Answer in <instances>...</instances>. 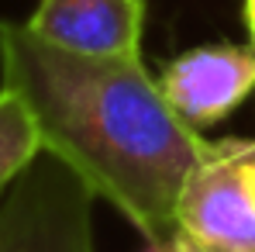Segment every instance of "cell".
Instances as JSON below:
<instances>
[{
	"instance_id": "obj_5",
	"label": "cell",
	"mask_w": 255,
	"mask_h": 252,
	"mask_svg": "<svg viewBox=\"0 0 255 252\" xmlns=\"http://www.w3.org/2000/svg\"><path fill=\"white\" fill-rule=\"evenodd\" d=\"M24 24L42 42L76 55L141 59L145 0H38Z\"/></svg>"
},
{
	"instance_id": "obj_1",
	"label": "cell",
	"mask_w": 255,
	"mask_h": 252,
	"mask_svg": "<svg viewBox=\"0 0 255 252\" xmlns=\"http://www.w3.org/2000/svg\"><path fill=\"white\" fill-rule=\"evenodd\" d=\"M0 86L28 104L45 152L114 204L145 242L176 235L183 183L207 142L176 118L141 59L76 55L28 24L0 21Z\"/></svg>"
},
{
	"instance_id": "obj_7",
	"label": "cell",
	"mask_w": 255,
	"mask_h": 252,
	"mask_svg": "<svg viewBox=\"0 0 255 252\" xmlns=\"http://www.w3.org/2000/svg\"><path fill=\"white\" fill-rule=\"evenodd\" d=\"M145 252H186V242L179 235H172V239H162V242H148Z\"/></svg>"
},
{
	"instance_id": "obj_8",
	"label": "cell",
	"mask_w": 255,
	"mask_h": 252,
	"mask_svg": "<svg viewBox=\"0 0 255 252\" xmlns=\"http://www.w3.org/2000/svg\"><path fill=\"white\" fill-rule=\"evenodd\" d=\"M245 24H249V38L255 48V0H245Z\"/></svg>"
},
{
	"instance_id": "obj_2",
	"label": "cell",
	"mask_w": 255,
	"mask_h": 252,
	"mask_svg": "<svg viewBox=\"0 0 255 252\" xmlns=\"http://www.w3.org/2000/svg\"><path fill=\"white\" fill-rule=\"evenodd\" d=\"M176 235L200 252H255V138L207 142L183 183Z\"/></svg>"
},
{
	"instance_id": "obj_6",
	"label": "cell",
	"mask_w": 255,
	"mask_h": 252,
	"mask_svg": "<svg viewBox=\"0 0 255 252\" xmlns=\"http://www.w3.org/2000/svg\"><path fill=\"white\" fill-rule=\"evenodd\" d=\"M42 152V135L28 104L14 90L0 86V201Z\"/></svg>"
},
{
	"instance_id": "obj_9",
	"label": "cell",
	"mask_w": 255,
	"mask_h": 252,
	"mask_svg": "<svg viewBox=\"0 0 255 252\" xmlns=\"http://www.w3.org/2000/svg\"><path fill=\"white\" fill-rule=\"evenodd\" d=\"M179 239H183V235H179ZM183 242H186V239H183ZM186 252H200V249H193V246H190V242H186Z\"/></svg>"
},
{
	"instance_id": "obj_4",
	"label": "cell",
	"mask_w": 255,
	"mask_h": 252,
	"mask_svg": "<svg viewBox=\"0 0 255 252\" xmlns=\"http://www.w3.org/2000/svg\"><path fill=\"white\" fill-rule=\"evenodd\" d=\"M159 90L186 128H211L255 90V48L228 42L197 45L162 69Z\"/></svg>"
},
{
	"instance_id": "obj_3",
	"label": "cell",
	"mask_w": 255,
	"mask_h": 252,
	"mask_svg": "<svg viewBox=\"0 0 255 252\" xmlns=\"http://www.w3.org/2000/svg\"><path fill=\"white\" fill-rule=\"evenodd\" d=\"M90 187L42 152L0 201V252H93Z\"/></svg>"
}]
</instances>
